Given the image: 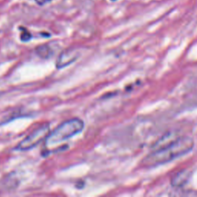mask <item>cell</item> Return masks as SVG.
<instances>
[{
    "label": "cell",
    "instance_id": "obj_1",
    "mask_svg": "<svg viewBox=\"0 0 197 197\" xmlns=\"http://www.w3.org/2000/svg\"><path fill=\"white\" fill-rule=\"evenodd\" d=\"M194 147V140L190 136H180L174 143L162 150L152 151L142 160L144 167H155L167 163L190 153Z\"/></svg>",
    "mask_w": 197,
    "mask_h": 197
},
{
    "label": "cell",
    "instance_id": "obj_2",
    "mask_svg": "<svg viewBox=\"0 0 197 197\" xmlns=\"http://www.w3.org/2000/svg\"><path fill=\"white\" fill-rule=\"evenodd\" d=\"M83 128L84 122L79 118H73L63 122L53 131L49 133L46 139V146L48 148H50L80 133Z\"/></svg>",
    "mask_w": 197,
    "mask_h": 197
},
{
    "label": "cell",
    "instance_id": "obj_3",
    "mask_svg": "<svg viewBox=\"0 0 197 197\" xmlns=\"http://www.w3.org/2000/svg\"><path fill=\"white\" fill-rule=\"evenodd\" d=\"M49 131H50L49 124H43L29 133L25 139H23L15 146V150L18 151H26L34 148L43 139H46L47 136L49 134Z\"/></svg>",
    "mask_w": 197,
    "mask_h": 197
},
{
    "label": "cell",
    "instance_id": "obj_4",
    "mask_svg": "<svg viewBox=\"0 0 197 197\" xmlns=\"http://www.w3.org/2000/svg\"><path fill=\"white\" fill-rule=\"evenodd\" d=\"M180 136L179 133L176 130H170V131L166 132L155 142V143L152 146L151 150L152 151H157V150L166 148L174 143Z\"/></svg>",
    "mask_w": 197,
    "mask_h": 197
},
{
    "label": "cell",
    "instance_id": "obj_5",
    "mask_svg": "<svg viewBox=\"0 0 197 197\" xmlns=\"http://www.w3.org/2000/svg\"><path fill=\"white\" fill-rule=\"evenodd\" d=\"M79 55L80 53L76 49H69L63 51L57 60L56 68L57 69H63V68L66 67L71 63H74L79 57Z\"/></svg>",
    "mask_w": 197,
    "mask_h": 197
},
{
    "label": "cell",
    "instance_id": "obj_6",
    "mask_svg": "<svg viewBox=\"0 0 197 197\" xmlns=\"http://www.w3.org/2000/svg\"><path fill=\"white\" fill-rule=\"evenodd\" d=\"M192 173H192L191 170H187V169H184V170H182L176 173L171 178V180H170L172 187H176V188L183 187L190 181Z\"/></svg>",
    "mask_w": 197,
    "mask_h": 197
},
{
    "label": "cell",
    "instance_id": "obj_7",
    "mask_svg": "<svg viewBox=\"0 0 197 197\" xmlns=\"http://www.w3.org/2000/svg\"><path fill=\"white\" fill-rule=\"evenodd\" d=\"M35 52L39 57L43 59H49L52 55V49L49 45H41L35 49Z\"/></svg>",
    "mask_w": 197,
    "mask_h": 197
},
{
    "label": "cell",
    "instance_id": "obj_8",
    "mask_svg": "<svg viewBox=\"0 0 197 197\" xmlns=\"http://www.w3.org/2000/svg\"><path fill=\"white\" fill-rule=\"evenodd\" d=\"M22 33L20 35V39L23 42H28L32 38V35H31L30 32L27 30V29H24V28H22Z\"/></svg>",
    "mask_w": 197,
    "mask_h": 197
},
{
    "label": "cell",
    "instance_id": "obj_9",
    "mask_svg": "<svg viewBox=\"0 0 197 197\" xmlns=\"http://www.w3.org/2000/svg\"><path fill=\"white\" fill-rule=\"evenodd\" d=\"M34 1H35L37 4L39 5V6H44V5L50 2L52 0H34Z\"/></svg>",
    "mask_w": 197,
    "mask_h": 197
}]
</instances>
